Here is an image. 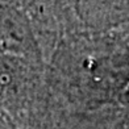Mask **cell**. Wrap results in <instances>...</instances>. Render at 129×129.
I'll return each instance as SVG.
<instances>
[{"instance_id":"1","label":"cell","mask_w":129,"mask_h":129,"mask_svg":"<svg viewBox=\"0 0 129 129\" xmlns=\"http://www.w3.org/2000/svg\"><path fill=\"white\" fill-rule=\"evenodd\" d=\"M79 33L125 41L129 34V2H73Z\"/></svg>"},{"instance_id":"2","label":"cell","mask_w":129,"mask_h":129,"mask_svg":"<svg viewBox=\"0 0 129 129\" xmlns=\"http://www.w3.org/2000/svg\"><path fill=\"white\" fill-rule=\"evenodd\" d=\"M0 54L42 66L44 58L22 5L0 3Z\"/></svg>"},{"instance_id":"3","label":"cell","mask_w":129,"mask_h":129,"mask_svg":"<svg viewBox=\"0 0 129 129\" xmlns=\"http://www.w3.org/2000/svg\"><path fill=\"white\" fill-rule=\"evenodd\" d=\"M0 129H17L13 116L0 104Z\"/></svg>"},{"instance_id":"4","label":"cell","mask_w":129,"mask_h":129,"mask_svg":"<svg viewBox=\"0 0 129 129\" xmlns=\"http://www.w3.org/2000/svg\"><path fill=\"white\" fill-rule=\"evenodd\" d=\"M125 44H126V45H129V34H128V37L125 38Z\"/></svg>"}]
</instances>
